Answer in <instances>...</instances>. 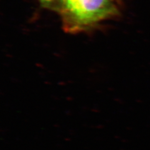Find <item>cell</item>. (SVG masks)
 <instances>
[{
    "label": "cell",
    "mask_w": 150,
    "mask_h": 150,
    "mask_svg": "<svg viewBox=\"0 0 150 150\" xmlns=\"http://www.w3.org/2000/svg\"><path fill=\"white\" fill-rule=\"evenodd\" d=\"M116 0H76L72 6L62 10L64 30L76 33L90 30L118 13Z\"/></svg>",
    "instance_id": "cell-1"
},
{
    "label": "cell",
    "mask_w": 150,
    "mask_h": 150,
    "mask_svg": "<svg viewBox=\"0 0 150 150\" xmlns=\"http://www.w3.org/2000/svg\"><path fill=\"white\" fill-rule=\"evenodd\" d=\"M63 6L62 10L68 9L71 6H72L74 3L76 1V0H63Z\"/></svg>",
    "instance_id": "cell-2"
},
{
    "label": "cell",
    "mask_w": 150,
    "mask_h": 150,
    "mask_svg": "<svg viewBox=\"0 0 150 150\" xmlns=\"http://www.w3.org/2000/svg\"><path fill=\"white\" fill-rule=\"evenodd\" d=\"M41 1H42L43 3H50L51 1H52L53 0H40Z\"/></svg>",
    "instance_id": "cell-3"
},
{
    "label": "cell",
    "mask_w": 150,
    "mask_h": 150,
    "mask_svg": "<svg viewBox=\"0 0 150 150\" xmlns=\"http://www.w3.org/2000/svg\"><path fill=\"white\" fill-rule=\"evenodd\" d=\"M116 1H118V0H116Z\"/></svg>",
    "instance_id": "cell-4"
}]
</instances>
